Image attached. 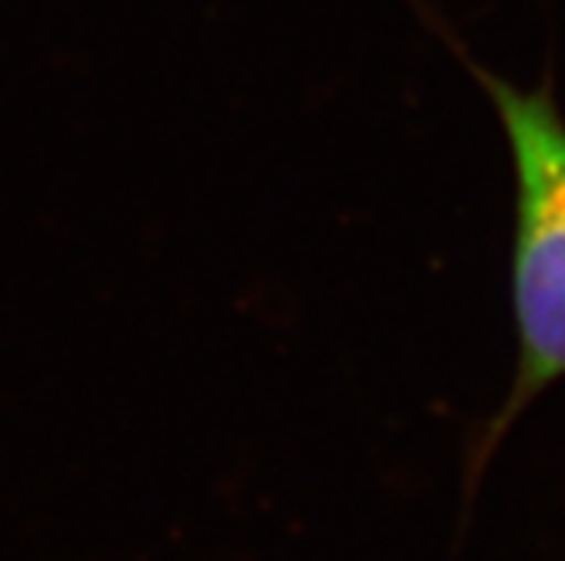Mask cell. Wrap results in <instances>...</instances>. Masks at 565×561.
<instances>
[{
    "label": "cell",
    "instance_id": "obj_1",
    "mask_svg": "<svg viewBox=\"0 0 565 561\" xmlns=\"http://www.w3.org/2000/svg\"><path fill=\"white\" fill-rule=\"evenodd\" d=\"M457 58L498 112L515 176L511 315L519 359L501 406L471 446L465 481L468 497H475L508 430L542 392L565 379V116L552 78H542L535 88H519L465 51H457Z\"/></svg>",
    "mask_w": 565,
    "mask_h": 561
}]
</instances>
